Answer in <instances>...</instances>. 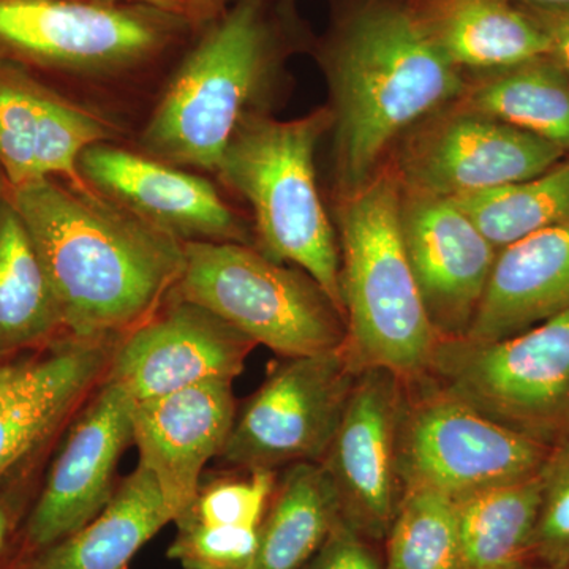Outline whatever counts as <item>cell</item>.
<instances>
[{"mask_svg": "<svg viewBox=\"0 0 569 569\" xmlns=\"http://www.w3.org/2000/svg\"><path fill=\"white\" fill-rule=\"evenodd\" d=\"M7 189L39 253L66 335L119 340L178 287L183 242L91 187L50 178Z\"/></svg>", "mask_w": 569, "mask_h": 569, "instance_id": "1", "label": "cell"}, {"mask_svg": "<svg viewBox=\"0 0 569 569\" xmlns=\"http://www.w3.org/2000/svg\"><path fill=\"white\" fill-rule=\"evenodd\" d=\"M335 91L336 157L347 193L372 179L391 142L466 91L460 69L427 31L415 7L367 3L326 51Z\"/></svg>", "mask_w": 569, "mask_h": 569, "instance_id": "2", "label": "cell"}, {"mask_svg": "<svg viewBox=\"0 0 569 569\" xmlns=\"http://www.w3.org/2000/svg\"><path fill=\"white\" fill-rule=\"evenodd\" d=\"M268 0H233L201 22L141 133L146 156L217 173L274 74L282 37Z\"/></svg>", "mask_w": 569, "mask_h": 569, "instance_id": "3", "label": "cell"}, {"mask_svg": "<svg viewBox=\"0 0 569 569\" xmlns=\"http://www.w3.org/2000/svg\"><path fill=\"white\" fill-rule=\"evenodd\" d=\"M402 186L376 176L347 193L339 213L347 351L359 369L385 367L406 381L425 376L440 337L430 323L400 231Z\"/></svg>", "mask_w": 569, "mask_h": 569, "instance_id": "4", "label": "cell"}, {"mask_svg": "<svg viewBox=\"0 0 569 569\" xmlns=\"http://www.w3.org/2000/svg\"><path fill=\"white\" fill-rule=\"evenodd\" d=\"M332 122L323 110L293 121L254 112L231 137L217 174L252 208L257 249L302 269L346 313L339 241L316 176L317 144Z\"/></svg>", "mask_w": 569, "mask_h": 569, "instance_id": "5", "label": "cell"}, {"mask_svg": "<svg viewBox=\"0 0 569 569\" xmlns=\"http://www.w3.org/2000/svg\"><path fill=\"white\" fill-rule=\"evenodd\" d=\"M198 26L189 14L151 3L0 0V61L112 80L181 50Z\"/></svg>", "mask_w": 569, "mask_h": 569, "instance_id": "6", "label": "cell"}, {"mask_svg": "<svg viewBox=\"0 0 569 569\" xmlns=\"http://www.w3.org/2000/svg\"><path fill=\"white\" fill-rule=\"evenodd\" d=\"M183 252L176 293L211 310L254 346L283 358L346 346V313L302 269L236 242H183Z\"/></svg>", "mask_w": 569, "mask_h": 569, "instance_id": "7", "label": "cell"}, {"mask_svg": "<svg viewBox=\"0 0 569 569\" xmlns=\"http://www.w3.org/2000/svg\"><path fill=\"white\" fill-rule=\"evenodd\" d=\"M421 378L520 436L569 443V312L489 342L441 339Z\"/></svg>", "mask_w": 569, "mask_h": 569, "instance_id": "8", "label": "cell"}, {"mask_svg": "<svg viewBox=\"0 0 569 569\" xmlns=\"http://www.w3.org/2000/svg\"><path fill=\"white\" fill-rule=\"evenodd\" d=\"M407 388L399 451L406 490H436L462 500L535 477L556 452L557 448L498 425L422 378L407 381Z\"/></svg>", "mask_w": 569, "mask_h": 569, "instance_id": "9", "label": "cell"}, {"mask_svg": "<svg viewBox=\"0 0 569 569\" xmlns=\"http://www.w3.org/2000/svg\"><path fill=\"white\" fill-rule=\"evenodd\" d=\"M359 372L346 346L283 358L238 408L219 458L239 470L320 463Z\"/></svg>", "mask_w": 569, "mask_h": 569, "instance_id": "10", "label": "cell"}, {"mask_svg": "<svg viewBox=\"0 0 569 569\" xmlns=\"http://www.w3.org/2000/svg\"><path fill=\"white\" fill-rule=\"evenodd\" d=\"M407 381L385 367H366L353 389L321 466L339 498L340 515L369 539L387 538L402 501L400 432Z\"/></svg>", "mask_w": 569, "mask_h": 569, "instance_id": "11", "label": "cell"}, {"mask_svg": "<svg viewBox=\"0 0 569 569\" xmlns=\"http://www.w3.org/2000/svg\"><path fill=\"white\" fill-rule=\"evenodd\" d=\"M565 156L541 138L462 108L411 137L397 179L403 192L452 200L526 181Z\"/></svg>", "mask_w": 569, "mask_h": 569, "instance_id": "12", "label": "cell"}, {"mask_svg": "<svg viewBox=\"0 0 569 569\" xmlns=\"http://www.w3.org/2000/svg\"><path fill=\"white\" fill-rule=\"evenodd\" d=\"M134 403L126 388L104 377L78 410L26 523L32 556L82 529L110 503L119 460L133 443Z\"/></svg>", "mask_w": 569, "mask_h": 569, "instance_id": "13", "label": "cell"}, {"mask_svg": "<svg viewBox=\"0 0 569 569\" xmlns=\"http://www.w3.org/2000/svg\"><path fill=\"white\" fill-rule=\"evenodd\" d=\"M254 347L211 310L173 291L151 318L118 340L104 377L138 402L206 381H233Z\"/></svg>", "mask_w": 569, "mask_h": 569, "instance_id": "14", "label": "cell"}, {"mask_svg": "<svg viewBox=\"0 0 569 569\" xmlns=\"http://www.w3.org/2000/svg\"><path fill=\"white\" fill-rule=\"evenodd\" d=\"M78 171L97 193L179 241L252 246L253 233L216 187L181 167L99 142L82 151Z\"/></svg>", "mask_w": 569, "mask_h": 569, "instance_id": "15", "label": "cell"}, {"mask_svg": "<svg viewBox=\"0 0 569 569\" xmlns=\"http://www.w3.org/2000/svg\"><path fill=\"white\" fill-rule=\"evenodd\" d=\"M400 231L440 339H462L477 316L498 249L451 198L402 190Z\"/></svg>", "mask_w": 569, "mask_h": 569, "instance_id": "16", "label": "cell"}, {"mask_svg": "<svg viewBox=\"0 0 569 569\" xmlns=\"http://www.w3.org/2000/svg\"><path fill=\"white\" fill-rule=\"evenodd\" d=\"M116 343L63 335L43 355L0 365V479L84 406L107 376Z\"/></svg>", "mask_w": 569, "mask_h": 569, "instance_id": "17", "label": "cell"}, {"mask_svg": "<svg viewBox=\"0 0 569 569\" xmlns=\"http://www.w3.org/2000/svg\"><path fill=\"white\" fill-rule=\"evenodd\" d=\"M112 134L97 112L51 91L26 67L0 61V170L11 189L50 178L86 186L82 151Z\"/></svg>", "mask_w": 569, "mask_h": 569, "instance_id": "18", "label": "cell"}, {"mask_svg": "<svg viewBox=\"0 0 569 569\" xmlns=\"http://www.w3.org/2000/svg\"><path fill=\"white\" fill-rule=\"evenodd\" d=\"M236 413L233 381H206L134 403L138 463L151 471L176 519L197 497L209 460L222 452Z\"/></svg>", "mask_w": 569, "mask_h": 569, "instance_id": "19", "label": "cell"}, {"mask_svg": "<svg viewBox=\"0 0 569 569\" xmlns=\"http://www.w3.org/2000/svg\"><path fill=\"white\" fill-rule=\"evenodd\" d=\"M569 312V222L498 250L481 305L462 339H505Z\"/></svg>", "mask_w": 569, "mask_h": 569, "instance_id": "20", "label": "cell"}, {"mask_svg": "<svg viewBox=\"0 0 569 569\" xmlns=\"http://www.w3.org/2000/svg\"><path fill=\"white\" fill-rule=\"evenodd\" d=\"M174 520L156 478L138 463L91 522L33 553L20 569H129L134 556Z\"/></svg>", "mask_w": 569, "mask_h": 569, "instance_id": "21", "label": "cell"}, {"mask_svg": "<svg viewBox=\"0 0 569 569\" xmlns=\"http://www.w3.org/2000/svg\"><path fill=\"white\" fill-rule=\"evenodd\" d=\"M415 10L458 69L498 71L549 56L545 31L511 0H422Z\"/></svg>", "mask_w": 569, "mask_h": 569, "instance_id": "22", "label": "cell"}, {"mask_svg": "<svg viewBox=\"0 0 569 569\" xmlns=\"http://www.w3.org/2000/svg\"><path fill=\"white\" fill-rule=\"evenodd\" d=\"M66 335L58 302L24 220L0 193V358Z\"/></svg>", "mask_w": 569, "mask_h": 569, "instance_id": "23", "label": "cell"}, {"mask_svg": "<svg viewBox=\"0 0 569 569\" xmlns=\"http://www.w3.org/2000/svg\"><path fill=\"white\" fill-rule=\"evenodd\" d=\"M339 498L321 463H295L277 475L249 569H302L331 533Z\"/></svg>", "mask_w": 569, "mask_h": 569, "instance_id": "24", "label": "cell"}, {"mask_svg": "<svg viewBox=\"0 0 569 569\" xmlns=\"http://www.w3.org/2000/svg\"><path fill=\"white\" fill-rule=\"evenodd\" d=\"M545 470L456 501L460 569H507L530 560L545 493Z\"/></svg>", "mask_w": 569, "mask_h": 569, "instance_id": "25", "label": "cell"}, {"mask_svg": "<svg viewBox=\"0 0 569 569\" xmlns=\"http://www.w3.org/2000/svg\"><path fill=\"white\" fill-rule=\"evenodd\" d=\"M463 108L569 152V73L550 56L492 71L468 92Z\"/></svg>", "mask_w": 569, "mask_h": 569, "instance_id": "26", "label": "cell"}, {"mask_svg": "<svg viewBox=\"0 0 569 569\" xmlns=\"http://www.w3.org/2000/svg\"><path fill=\"white\" fill-rule=\"evenodd\" d=\"M452 200L498 250L503 249L546 228L569 222V159L526 181Z\"/></svg>", "mask_w": 569, "mask_h": 569, "instance_id": "27", "label": "cell"}, {"mask_svg": "<svg viewBox=\"0 0 569 569\" xmlns=\"http://www.w3.org/2000/svg\"><path fill=\"white\" fill-rule=\"evenodd\" d=\"M387 569H460L458 503L429 489H408L387 535Z\"/></svg>", "mask_w": 569, "mask_h": 569, "instance_id": "28", "label": "cell"}, {"mask_svg": "<svg viewBox=\"0 0 569 569\" xmlns=\"http://www.w3.org/2000/svg\"><path fill=\"white\" fill-rule=\"evenodd\" d=\"M244 471L242 477L217 478L201 485L179 518L203 526L260 529L274 493L277 471Z\"/></svg>", "mask_w": 569, "mask_h": 569, "instance_id": "29", "label": "cell"}, {"mask_svg": "<svg viewBox=\"0 0 569 569\" xmlns=\"http://www.w3.org/2000/svg\"><path fill=\"white\" fill-rule=\"evenodd\" d=\"M176 537L168 559L182 569H249L257 556L260 529L212 527L193 520H174Z\"/></svg>", "mask_w": 569, "mask_h": 569, "instance_id": "30", "label": "cell"}, {"mask_svg": "<svg viewBox=\"0 0 569 569\" xmlns=\"http://www.w3.org/2000/svg\"><path fill=\"white\" fill-rule=\"evenodd\" d=\"M530 560L567 569L569 565V443L557 448L545 470V493Z\"/></svg>", "mask_w": 569, "mask_h": 569, "instance_id": "31", "label": "cell"}, {"mask_svg": "<svg viewBox=\"0 0 569 569\" xmlns=\"http://www.w3.org/2000/svg\"><path fill=\"white\" fill-rule=\"evenodd\" d=\"M367 541L369 538L340 518L302 569H387Z\"/></svg>", "mask_w": 569, "mask_h": 569, "instance_id": "32", "label": "cell"}, {"mask_svg": "<svg viewBox=\"0 0 569 569\" xmlns=\"http://www.w3.org/2000/svg\"><path fill=\"white\" fill-rule=\"evenodd\" d=\"M549 40V56L569 73V6L541 7L523 3Z\"/></svg>", "mask_w": 569, "mask_h": 569, "instance_id": "33", "label": "cell"}, {"mask_svg": "<svg viewBox=\"0 0 569 569\" xmlns=\"http://www.w3.org/2000/svg\"><path fill=\"white\" fill-rule=\"evenodd\" d=\"M99 6H119V3L141 2L151 3V6L162 7V9H170L181 11V13L189 14L194 21H198L197 13H194L193 0H91Z\"/></svg>", "mask_w": 569, "mask_h": 569, "instance_id": "34", "label": "cell"}, {"mask_svg": "<svg viewBox=\"0 0 569 569\" xmlns=\"http://www.w3.org/2000/svg\"><path fill=\"white\" fill-rule=\"evenodd\" d=\"M233 0H193L194 13H197L198 21L204 22L212 18L213 14L220 13L227 9Z\"/></svg>", "mask_w": 569, "mask_h": 569, "instance_id": "35", "label": "cell"}, {"mask_svg": "<svg viewBox=\"0 0 569 569\" xmlns=\"http://www.w3.org/2000/svg\"><path fill=\"white\" fill-rule=\"evenodd\" d=\"M11 533V519L9 509L0 501V556L7 548Z\"/></svg>", "mask_w": 569, "mask_h": 569, "instance_id": "36", "label": "cell"}, {"mask_svg": "<svg viewBox=\"0 0 569 569\" xmlns=\"http://www.w3.org/2000/svg\"><path fill=\"white\" fill-rule=\"evenodd\" d=\"M523 3L529 6H541V7H565L569 6V0H522Z\"/></svg>", "mask_w": 569, "mask_h": 569, "instance_id": "37", "label": "cell"}, {"mask_svg": "<svg viewBox=\"0 0 569 569\" xmlns=\"http://www.w3.org/2000/svg\"><path fill=\"white\" fill-rule=\"evenodd\" d=\"M507 569H560L556 567H550V565L539 563V561L527 560L522 561V563L515 565V567Z\"/></svg>", "mask_w": 569, "mask_h": 569, "instance_id": "38", "label": "cell"}, {"mask_svg": "<svg viewBox=\"0 0 569 569\" xmlns=\"http://www.w3.org/2000/svg\"><path fill=\"white\" fill-rule=\"evenodd\" d=\"M2 192H3V190H2V189H0V193H2Z\"/></svg>", "mask_w": 569, "mask_h": 569, "instance_id": "39", "label": "cell"}, {"mask_svg": "<svg viewBox=\"0 0 569 569\" xmlns=\"http://www.w3.org/2000/svg\"><path fill=\"white\" fill-rule=\"evenodd\" d=\"M567 569H569V565H568V568H567Z\"/></svg>", "mask_w": 569, "mask_h": 569, "instance_id": "40", "label": "cell"}]
</instances>
